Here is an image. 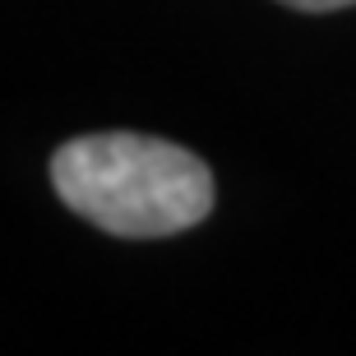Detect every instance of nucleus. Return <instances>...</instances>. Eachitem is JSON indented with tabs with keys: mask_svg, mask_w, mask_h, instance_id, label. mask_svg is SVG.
<instances>
[{
	"mask_svg": "<svg viewBox=\"0 0 356 356\" xmlns=\"http://www.w3.org/2000/svg\"><path fill=\"white\" fill-rule=\"evenodd\" d=\"M277 5L301 10V14H333V10H347V5H356V0H277Z\"/></svg>",
	"mask_w": 356,
	"mask_h": 356,
	"instance_id": "nucleus-2",
	"label": "nucleus"
},
{
	"mask_svg": "<svg viewBox=\"0 0 356 356\" xmlns=\"http://www.w3.org/2000/svg\"><path fill=\"white\" fill-rule=\"evenodd\" d=\"M56 199L106 236H181L213 213L209 162L181 144L130 130L79 134L51 153Z\"/></svg>",
	"mask_w": 356,
	"mask_h": 356,
	"instance_id": "nucleus-1",
	"label": "nucleus"
}]
</instances>
